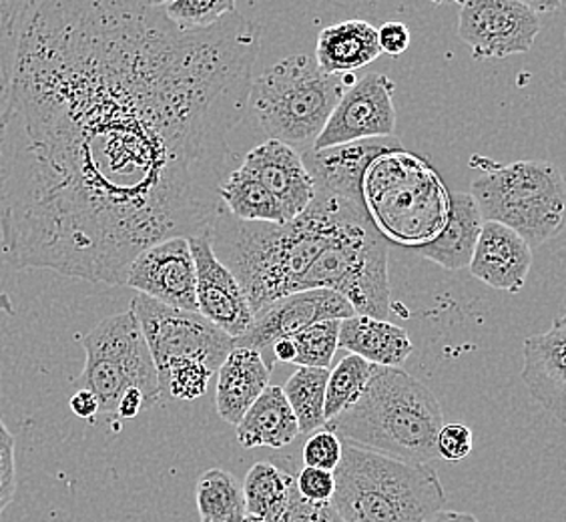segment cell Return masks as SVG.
<instances>
[{
    "label": "cell",
    "instance_id": "obj_22",
    "mask_svg": "<svg viewBox=\"0 0 566 522\" xmlns=\"http://www.w3.org/2000/svg\"><path fill=\"white\" fill-rule=\"evenodd\" d=\"M380 55L378 29L359 19L326 27L317 36V65L329 75H352Z\"/></svg>",
    "mask_w": 566,
    "mask_h": 522
},
{
    "label": "cell",
    "instance_id": "obj_40",
    "mask_svg": "<svg viewBox=\"0 0 566 522\" xmlns=\"http://www.w3.org/2000/svg\"><path fill=\"white\" fill-rule=\"evenodd\" d=\"M21 2H9V0H0V36L7 31V27L11 24L14 12L19 11Z\"/></svg>",
    "mask_w": 566,
    "mask_h": 522
},
{
    "label": "cell",
    "instance_id": "obj_34",
    "mask_svg": "<svg viewBox=\"0 0 566 522\" xmlns=\"http://www.w3.org/2000/svg\"><path fill=\"white\" fill-rule=\"evenodd\" d=\"M474 445V435L469 426L444 425L438 435V457L444 458L448 462H460L469 457Z\"/></svg>",
    "mask_w": 566,
    "mask_h": 522
},
{
    "label": "cell",
    "instance_id": "obj_38",
    "mask_svg": "<svg viewBox=\"0 0 566 522\" xmlns=\"http://www.w3.org/2000/svg\"><path fill=\"white\" fill-rule=\"evenodd\" d=\"M143 410H149L147 398L143 396L142 390H129L120 398L117 416L123 418V420H133V418H137Z\"/></svg>",
    "mask_w": 566,
    "mask_h": 522
},
{
    "label": "cell",
    "instance_id": "obj_5",
    "mask_svg": "<svg viewBox=\"0 0 566 522\" xmlns=\"http://www.w3.org/2000/svg\"><path fill=\"white\" fill-rule=\"evenodd\" d=\"M450 194L426 159L394 149L364 177V201L386 241L422 248L444 229Z\"/></svg>",
    "mask_w": 566,
    "mask_h": 522
},
{
    "label": "cell",
    "instance_id": "obj_19",
    "mask_svg": "<svg viewBox=\"0 0 566 522\" xmlns=\"http://www.w3.org/2000/svg\"><path fill=\"white\" fill-rule=\"evenodd\" d=\"M484 219L474 197L462 191L450 194L448 199V219L444 229L434 240L418 248V253L428 261H434L440 268L458 272L470 268L474 258Z\"/></svg>",
    "mask_w": 566,
    "mask_h": 522
},
{
    "label": "cell",
    "instance_id": "obj_26",
    "mask_svg": "<svg viewBox=\"0 0 566 522\" xmlns=\"http://www.w3.org/2000/svg\"><path fill=\"white\" fill-rule=\"evenodd\" d=\"M199 522H243L248 516L243 487L223 468H211L197 480Z\"/></svg>",
    "mask_w": 566,
    "mask_h": 522
},
{
    "label": "cell",
    "instance_id": "obj_20",
    "mask_svg": "<svg viewBox=\"0 0 566 522\" xmlns=\"http://www.w3.org/2000/svg\"><path fill=\"white\" fill-rule=\"evenodd\" d=\"M272 370L263 362L260 352L233 348L219 366L216 408L228 425L238 426L253 403L270 388Z\"/></svg>",
    "mask_w": 566,
    "mask_h": 522
},
{
    "label": "cell",
    "instance_id": "obj_33",
    "mask_svg": "<svg viewBox=\"0 0 566 522\" xmlns=\"http://www.w3.org/2000/svg\"><path fill=\"white\" fill-rule=\"evenodd\" d=\"M17 494V462H14V436L0 418V516L9 509Z\"/></svg>",
    "mask_w": 566,
    "mask_h": 522
},
{
    "label": "cell",
    "instance_id": "obj_30",
    "mask_svg": "<svg viewBox=\"0 0 566 522\" xmlns=\"http://www.w3.org/2000/svg\"><path fill=\"white\" fill-rule=\"evenodd\" d=\"M167 21L184 33H201L223 21L229 12L238 11L233 0H171L159 2Z\"/></svg>",
    "mask_w": 566,
    "mask_h": 522
},
{
    "label": "cell",
    "instance_id": "obj_29",
    "mask_svg": "<svg viewBox=\"0 0 566 522\" xmlns=\"http://www.w3.org/2000/svg\"><path fill=\"white\" fill-rule=\"evenodd\" d=\"M342 320H326L292 337L295 346L294 366L297 368H324L329 370L339 349Z\"/></svg>",
    "mask_w": 566,
    "mask_h": 522
},
{
    "label": "cell",
    "instance_id": "obj_23",
    "mask_svg": "<svg viewBox=\"0 0 566 522\" xmlns=\"http://www.w3.org/2000/svg\"><path fill=\"white\" fill-rule=\"evenodd\" d=\"M243 448H283L300 436V425L282 386H270L235 426Z\"/></svg>",
    "mask_w": 566,
    "mask_h": 522
},
{
    "label": "cell",
    "instance_id": "obj_28",
    "mask_svg": "<svg viewBox=\"0 0 566 522\" xmlns=\"http://www.w3.org/2000/svg\"><path fill=\"white\" fill-rule=\"evenodd\" d=\"M378 366L354 354H346L329 372L326 390V422L358 403Z\"/></svg>",
    "mask_w": 566,
    "mask_h": 522
},
{
    "label": "cell",
    "instance_id": "obj_6",
    "mask_svg": "<svg viewBox=\"0 0 566 522\" xmlns=\"http://www.w3.org/2000/svg\"><path fill=\"white\" fill-rule=\"evenodd\" d=\"M354 75H329L310 55L285 56L251 83L250 105L263 133L275 142H316Z\"/></svg>",
    "mask_w": 566,
    "mask_h": 522
},
{
    "label": "cell",
    "instance_id": "obj_11",
    "mask_svg": "<svg viewBox=\"0 0 566 522\" xmlns=\"http://www.w3.org/2000/svg\"><path fill=\"white\" fill-rule=\"evenodd\" d=\"M394 81L384 73H368L356 79V83L339 98L338 107L327 119L312 149L324 152L349 143L394 137Z\"/></svg>",
    "mask_w": 566,
    "mask_h": 522
},
{
    "label": "cell",
    "instance_id": "obj_35",
    "mask_svg": "<svg viewBox=\"0 0 566 522\" xmlns=\"http://www.w3.org/2000/svg\"><path fill=\"white\" fill-rule=\"evenodd\" d=\"M282 522H344L332 504L305 502L297 492Z\"/></svg>",
    "mask_w": 566,
    "mask_h": 522
},
{
    "label": "cell",
    "instance_id": "obj_16",
    "mask_svg": "<svg viewBox=\"0 0 566 522\" xmlns=\"http://www.w3.org/2000/svg\"><path fill=\"white\" fill-rule=\"evenodd\" d=\"M523 382L536 403L566 426V314L524 342Z\"/></svg>",
    "mask_w": 566,
    "mask_h": 522
},
{
    "label": "cell",
    "instance_id": "obj_10",
    "mask_svg": "<svg viewBox=\"0 0 566 522\" xmlns=\"http://www.w3.org/2000/svg\"><path fill=\"white\" fill-rule=\"evenodd\" d=\"M538 33L541 14L518 0H470L458 14V36L476 61L528 53Z\"/></svg>",
    "mask_w": 566,
    "mask_h": 522
},
{
    "label": "cell",
    "instance_id": "obj_4",
    "mask_svg": "<svg viewBox=\"0 0 566 522\" xmlns=\"http://www.w3.org/2000/svg\"><path fill=\"white\" fill-rule=\"evenodd\" d=\"M332 507L344 522H426L447 504L434 468L346 447Z\"/></svg>",
    "mask_w": 566,
    "mask_h": 522
},
{
    "label": "cell",
    "instance_id": "obj_25",
    "mask_svg": "<svg viewBox=\"0 0 566 522\" xmlns=\"http://www.w3.org/2000/svg\"><path fill=\"white\" fill-rule=\"evenodd\" d=\"M219 199H221V206L240 221L272 223V226L290 223L280 201L258 179H253L241 169L229 171L219 189Z\"/></svg>",
    "mask_w": 566,
    "mask_h": 522
},
{
    "label": "cell",
    "instance_id": "obj_32",
    "mask_svg": "<svg viewBox=\"0 0 566 522\" xmlns=\"http://www.w3.org/2000/svg\"><path fill=\"white\" fill-rule=\"evenodd\" d=\"M295 489L305 502L332 504L336 494V477L329 470L304 467L295 474Z\"/></svg>",
    "mask_w": 566,
    "mask_h": 522
},
{
    "label": "cell",
    "instance_id": "obj_41",
    "mask_svg": "<svg viewBox=\"0 0 566 522\" xmlns=\"http://www.w3.org/2000/svg\"><path fill=\"white\" fill-rule=\"evenodd\" d=\"M243 522H263L262 519H258V516H253V514H248L245 516V521Z\"/></svg>",
    "mask_w": 566,
    "mask_h": 522
},
{
    "label": "cell",
    "instance_id": "obj_36",
    "mask_svg": "<svg viewBox=\"0 0 566 522\" xmlns=\"http://www.w3.org/2000/svg\"><path fill=\"white\" fill-rule=\"evenodd\" d=\"M378 41H380L381 53L398 56L408 51L412 43V33L403 22H386L378 29Z\"/></svg>",
    "mask_w": 566,
    "mask_h": 522
},
{
    "label": "cell",
    "instance_id": "obj_12",
    "mask_svg": "<svg viewBox=\"0 0 566 522\" xmlns=\"http://www.w3.org/2000/svg\"><path fill=\"white\" fill-rule=\"evenodd\" d=\"M356 316L354 305L344 295L332 290H307L297 294L285 295L282 300L263 307L255 314L253 326L245 336L235 340L238 348L260 352L268 368L273 370L272 348L275 342L294 337L305 327L314 326L326 320H348Z\"/></svg>",
    "mask_w": 566,
    "mask_h": 522
},
{
    "label": "cell",
    "instance_id": "obj_9",
    "mask_svg": "<svg viewBox=\"0 0 566 522\" xmlns=\"http://www.w3.org/2000/svg\"><path fill=\"white\" fill-rule=\"evenodd\" d=\"M132 310L142 324L157 372L175 362H201L218 372L235 348V340L199 312L175 310L143 294L133 297Z\"/></svg>",
    "mask_w": 566,
    "mask_h": 522
},
{
    "label": "cell",
    "instance_id": "obj_15",
    "mask_svg": "<svg viewBox=\"0 0 566 522\" xmlns=\"http://www.w3.org/2000/svg\"><path fill=\"white\" fill-rule=\"evenodd\" d=\"M240 169L258 179L280 201L287 221L300 218L316 196L304 157L287 143L268 139L253 147Z\"/></svg>",
    "mask_w": 566,
    "mask_h": 522
},
{
    "label": "cell",
    "instance_id": "obj_8",
    "mask_svg": "<svg viewBox=\"0 0 566 522\" xmlns=\"http://www.w3.org/2000/svg\"><path fill=\"white\" fill-rule=\"evenodd\" d=\"M81 344L87 362L78 386L97 396L101 413L117 414L129 390H142L149 408L164 403L151 349L133 310L105 317Z\"/></svg>",
    "mask_w": 566,
    "mask_h": 522
},
{
    "label": "cell",
    "instance_id": "obj_21",
    "mask_svg": "<svg viewBox=\"0 0 566 522\" xmlns=\"http://www.w3.org/2000/svg\"><path fill=\"white\" fill-rule=\"evenodd\" d=\"M339 349L354 354L381 368H402L415 346L403 327L388 320L356 316L342 320Z\"/></svg>",
    "mask_w": 566,
    "mask_h": 522
},
{
    "label": "cell",
    "instance_id": "obj_3",
    "mask_svg": "<svg viewBox=\"0 0 566 522\" xmlns=\"http://www.w3.org/2000/svg\"><path fill=\"white\" fill-rule=\"evenodd\" d=\"M444 414L434 392L400 368L378 366L358 403L327 422L349 447L384 457L428 464L438 457Z\"/></svg>",
    "mask_w": 566,
    "mask_h": 522
},
{
    "label": "cell",
    "instance_id": "obj_37",
    "mask_svg": "<svg viewBox=\"0 0 566 522\" xmlns=\"http://www.w3.org/2000/svg\"><path fill=\"white\" fill-rule=\"evenodd\" d=\"M71 410L75 414L76 418H83V420H91L101 413V404H98L97 396L93 392L88 390H76L71 400H69Z\"/></svg>",
    "mask_w": 566,
    "mask_h": 522
},
{
    "label": "cell",
    "instance_id": "obj_39",
    "mask_svg": "<svg viewBox=\"0 0 566 522\" xmlns=\"http://www.w3.org/2000/svg\"><path fill=\"white\" fill-rule=\"evenodd\" d=\"M426 522H480L476 516L469 512L440 511L430 516Z\"/></svg>",
    "mask_w": 566,
    "mask_h": 522
},
{
    "label": "cell",
    "instance_id": "obj_13",
    "mask_svg": "<svg viewBox=\"0 0 566 522\" xmlns=\"http://www.w3.org/2000/svg\"><path fill=\"white\" fill-rule=\"evenodd\" d=\"M125 285L159 304L199 312L196 260L189 238L165 240L139 253L127 272Z\"/></svg>",
    "mask_w": 566,
    "mask_h": 522
},
{
    "label": "cell",
    "instance_id": "obj_18",
    "mask_svg": "<svg viewBox=\"0 0 566 522\" xmlns=\"http://www.w3.org/2000/svg\"><path fill=\"white\" fill-rule=\"evenodd\" d=\"M533 268V248L514 229L484 221L470 273L494 290L518 294Z\"/></svg>",
    "mask_w": 566,
    "mask_h": 522
},
{
    "label": "cell",
    "instance_id": "obj_14",
    "mask_svg": "<svg viewBox=\"0 0 566 522\" xmlns=\"http://www.w3.org/2000/svg\"><path fill=\"white\" fill-rule=\"evenodd\" d=\"M197 272V305L199 314L233 340L250 332L255 314L241 283L219 261L209 231L189 238Z\"/></svg>",
    "mask_w": 566,
    "mask_h": 522
},
{
    "label": "cell",
    "instance_id": "obj_1",
    "mask_svg": "<svg viewBox=\"0 0 566 522\" xmlns=\"http://www.w3.org/2000/svg\"><path fill=\"white\" fill-rule=\"evenodd\" d=\"M260 33L159 2L29 0L0 36V246L12 268L125 285L155 243L211 228Z\"/></svg>",
    "mask_w": 566,
    "mask_h": 522
},
{
    "label": "cell",
    "instance_id": "obj_31",
    "mask_svg": "<svg viewBox=\"0 0 566 522\" xmlns=\"http://www.w3.org/2000/svg\"><path fill=\"white\" fill-rule=\"evenodd\" d=\"M344 457V445L332 430L322 428L307 438L302 460L305 467L334 472Z\"/></svg>",
    "mask_w": 566,
    "mask_h": 522
},
{
    "label": "cell",
    "instance_id": "obj_27",
    "mask_svg": "<svg viewBox=\"0 0 566 522\" xmlns=\"http://www.w3.org/2000/svg\"><path fill=\"white\" fill-rule=\"evenodd\" d=\"M329 370L297 368L282 390L294 410L300 435H314L326 428V390Z\"/></svg>",
    "mask_w": 566,
    "mask_h": 522
},
{
    "label": "cell",
    "instance_id": "obj_2",
    "mask_svg": "<svg viewBox=\"0 0 566 522\" xmlns=\"http://www.w3.org/2000/svg\"><path fill=\"white\" fill-rule=\"evenodd\" d=\"M366 209L364 197L316 191L300 218L272 226L240 221L221 206L209 238L219 261L238 278L258 314L285 295L305 292L319 255L349 219Z\"/></svg>",
    "mask_w": 566,
    "mask_h": 522
},
{
    "label": "cell",
    "instance_id": "obj_17",
    "mask_svg": "<svg viewBox=\"0 0 566 522\" xmlns=\"http://www.w3.org/2000/svg\"><path fill=\"white\" fill-rule=\"evenodd\" d=\"M402 149L398 137L368 139V142L339 145L324 152L304 153L305 167L314 179L316 191L346 197H364V177L370 165L384 153Z\"/></svg>",
    "mask_w": 566,
    "mask_h": 522
},
{
    "label": "cell",
    "instance_id": "obj_24",
    "mask_svg": "<svg viewBox=\"0 0 566 522\" xmlns=\"http://www.w3.org/2000/svg\"><path fill=\"white\" fill-rule=\"evenodd\" d=\"M295 492L294 474L275 462H255L243 480L248 514L263 522H282Z\"/></svg>",
    "mask_w": 566,
    "mask_h": 522
},
{
    "label": "cell",
    "instance_id": "obj_7",
    "mask_svg": "<svg viewBox=\"0 0 566 522\" xmlns=\"http://www.w3.org/2000/svg\"><path fill=\"white\" fill-rule=\"evenodd\" d=\"M472 161L480 175L472 181L474 201L484 221L514 229L524 240L546 243L566 228V181L548 161L496 165Z\"/></svg>",
    "mask_w": 566,
    "mask_h": 522
}]
</instances>
